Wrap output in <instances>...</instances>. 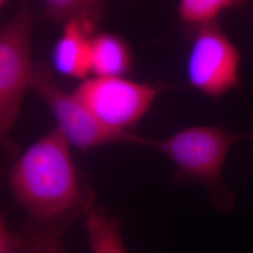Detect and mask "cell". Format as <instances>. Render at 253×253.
Listing matches in <instances>:
<instances>
[{"instance_id": "1", "label": "cell", "mask_w": 253, "mask_h": 253, "mask_svg": "<svg viewBox=\"0 0 253 253\" xmlns=\"http://www.w3.org/2000/svg\"><path fill=\"white\" fill-rule=\"evenodd\" d=\"M70 146L55 127L30 145L9 170V190L30 217L22 230L27 237L61 238L73 219L94 206Z\"/></svg>"}, {"instance_id": "2", "label": "cell", "mask_w": 253, "mask_h": 253, "mask_svg": "<svg viewBox=\"0 0 253 253\" xmlns=\"http://www.w3.org/2000/svg\"><path fill=\"white\" fill-rule=\"evenodd\" d=\"M244 139H250L249 132L234 133L222 126H195L163 139L149 138L147 147L174 164L173 183L204 185L212 206L217 211L230 212L235 206V194L225 185L222 171L231 148Z\"/></svg>"}, {"instance_id": "3", "label": "cell", "mask_w": 253, "mask_h": 253, "mask_svg": "<svg viewBox=\"0 0 253 253\" xmlns=\"http://www.w3.org/2000/svg\"><path fill=\"white\" fill-rule=\"evenodd\" d=\"M34 16L27 0L0 28V136L6 142L18 120L22 102L34 73Z\"/></svg>"}, {"instance_id": "4", "label": "cell", "mask_w": 253, "mask_h": 253, "mask_svg": "<svg viewBox=\"0 0 253 253\" xmlns=\"http://www.w3.org/2000/svg\"><path fill=\"white\" fill-rule=\"evenodd\" d=\"M31 88L45 101L64 138L83 151L102 145L128 144L147 147L149 138L102 124L74 95L64 90L44 62L35 65Z\"/></svg>"}, {"instance_id": "5", "label": "cell", "mask_w": 253, "mask_h": 253, "mask_svg": "<svg viewBox=\"0 0 253 253\" xmlns=\"http://www.w3.org/2000/svg\"><path fill=\"white\" fill-rule=\"evenodd\" d=\"M187 80L192 89L220 102L241 88V54L217 24L191 28Z\"/></svg>"}, {"instance_id": "6", "label": "cell", "mask_w": 253, "mask_h": 253, "mask_svg": "<svg viewBox=\"0 0 253 253\" xmlns=\"http://www.w3.org/2000/svg\"><path fill=\"white\" fill-rule=\"evenodd\" d=\"M164 89V85L131 81L125 77L94 76L82 82L73 95L105 126L129 131Z\"/></svg>"}, {"instance_id": "7", "label": "cell", "mask_w": 253, "mask_h": 253, "mask_svg": "<svg viewBox=\"0 0 253 253\" xmlns=\"http://www.w3.org/2000/svg\"><path fill=\"white\" fill-rule=\"evenodd\" d=\"M96 20L75 17L64 23L52 52L54 71L65 77L85 80L92 73V40Z\"/></svg>"}, {"instance_id": "8", "label": "cell", "mask_w": 253, "mask_h": 253, "mask_svg": "<svg viewBox=\"0 0 253 253\" xmlns=\"http://www.w3.org/2000/svg\"><path fill=\"white\" fill-rule=\"evenodd\" d=\"M132 56L126 42L113 33L94 34L92 40V74L97 77H124Z\"/></svg>"}, {"instance_id": "9", "label": "cell", "mask_w": 253, "mask_h": 253, "mask_svg": "<svg viewBox=\"0 0 253 253\" xmlns=\"http://www.w3.org/2000/svg\"><path fill=\"white\" fill-rule=\"evenodd\" d=\"M84 217L91 253H126L121 228L116 217L95 205Z\"/></svg>"}, {"instance_id": "10", "label": "cell", "mask_w": 253, "mask_h": 253, "mask_svg": "<svg viewBox=\"0 0 253 253\" xmlns=\"http://www.w3.org/2000/svg\"><path fill=\"white\" fill-rule=\"evenodd\" d=\"M247 0H179L177 12L182 24L190 28L217 24L227 9L242 6Z\"/></svg>"}, {"instance_id": "11", "label": "cell", "mask_w": 253, "mask_h": 253, "mask_svg": "<svg viewBox=\"0 0 253 253\" xmlns=\"http://www.w3.org/2000/svg\"><path fill=\"white\" fill-rule=\"evenodd\" d=\"M100 0H43L45 16L53 22H67L75 17L94 19Z\"/></svg>"}, {"instance_id": "12", "label": "cell", "mask_w": 253, "mask_h": 253, "mask_svg": "<svg viewBox=\"0 0 253 253\" xmlns=\"http://www.w3.org/2000/svg\"><path fill=\"white\" fill-rule=\"evenodd\" d=\"M24 238L25 245L20 253H68L61 238L50 236L27 237L25 235Z\"/></svg>"}, {"instance_id": "13", "label": "cell", "mask_w": 253, "mask_h": 253, "mask_svg": "<svg viewBox=\"0 0 253 253\" xmlns=\"http://www.w3.org/2000/svg\"><path fill=\"white\" fill-rule=\"evenodd\" d=\"M25 245L22 233L11 230L5 217L0 218V253H20Z\"/></svg>"}, {"instance_id": "14", "label": "cell", "mask_w": 253, "mask_h": 253, "mask_svg": "<svg viewBox=\"0 0 253 253\" xmlns=\"http://www.w3.org/2000/svg\"><path fill=\"white\" fill-rule=\"evenodd\" d=\"M10 2V0H0V8L3 9L6 7V5Z\"/></svg>"}, {"instance_id": "15", "label": "cell", "mask_w": 253, "mask_h": 253, "mask_svg": "<svg viewBox=\"0 0 253 253\" xmlns=\"http://www.w3.org/2000/svg\"><path fill=\"white\" fill-rule=\"evenodd\" d=\"M249 135H250V139H253V126L251 131H249Z\"/></svg>"}, {"instance_id": "16", "label": "cell", "mask_w": 253, "mask_h": 253, "mask_svg": "<svg viewBox=\"0 0 253 253\" xmlns=\"http://www.w3.org/2000/svg\"><path fill=\"white\" fill-rule=\"evenodd\" d=\"M252 1H253V0H252Z\"/></svg>"}]
</instances>
